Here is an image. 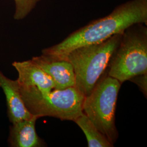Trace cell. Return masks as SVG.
I'll return each instance as SVG.
<instances>
[{"label": "cell", "instance_id": "cell-4", "mask_svg": "<svg viewBox=\"0 0 147 147\" xmlns=\"http://www.w3.org/2000/svg\"><path fill=\"white\" fill-rule=\"evenodd\" d=\"M19 89L28 110L39 118L49 116L62 121H74L83 113L85 96L76 86L53 89L46 93L20 86Z\"/></svg>", "mask_w": 147, "mask_h": 147}, {"label": "cell", "instance_id": "cell-6", "mask_svg": "<svg viewBox=\"0 0 147 147\" xmlns=\"http://www.w3.org/2000/svg\"><path fill=\"white\" fill-rule=\"evenodd\" d=\"M32 60L38 64L52 79L55 89H64L75 86V76L72 64L64 59L42 55Z\"/></svg>", "mask_w": 147, "mask_h": 147}, {"label": "cell", "instance_id": "cell-2", "mask_svg": "<svg viewBox=\"0 0 147 147\" xmlns=\"http://www.w3.org/2000/svg\"><path fill=\"white\" fill-rule=\"evenodd\" d=\"M121 34H115L102 42L78 47L59 58L66 59L72 64L75 86L85 96L91 92L105 73Z\"/></svg>", "mask_w": 147, "mask_h": 147}, {"label": "cell", "instance_id": "cell-10", "mask_svg": "<svg viewBox=\"0 0 147 147\" xmlns=\"http://www.w3.org/2000/svg\"><path fill=\"white\" fill-rule=\"evenodd\" d=\"M74 121L84 132L89 147H112L114 146L106 137L100 132L84 113Z\"/></svg>", "mask_w": 147, "mask_h": 147}, {"label": "cell", "instance_id": "cell-3", "mask_svg": "<svg viewBox=\"0 0 147 147\" xmlns=\"http://www.w3.org/2000/svg\"><path fill=\"white\" fill-rule=\"evenodd\" d=\"M106 71L109 76L121 84L135 76L147 73V25L134 24L122 33Z\"/></svg>", "mask_w": 147, "mask_h": 147}, {"label": "cell", "instance_id": "cell-12", "mask_svg": "<svg viewBox=\"0 0 147 147\" xmlns=\"http://www.w3.org/2000/svg\"><path fill=\"white\" fill-rule=\"evenodd\" d=\"M129 81L136 84L141 90L144 96L147 98V73L135 76Z\"/></svg>", "mask_w": 147, "mask_h": 147}, {"label": "cell", "instance_id": "cell-5", "mask_svg": "<svg viewBox=\"0 0 147 147\" xmlns=\"http://www.w3.org/2000/svg\"><path fill=\"white\" fill-rule=\"evenodd\" d=\"M106 71L85 96L83 112L99 131L114 145L118 137L115 124L116 104L121 84Z\"/></svg>", "mask_w": 147, "mask_h": 147}, {"label": "cell", "instance_id": "cell-8", "mask_svg": "<svg viewBox=\"0 0 147 147\" xmlns=\"http://www.w3.org/2000/svg\"><path fill=\"white\" fill-rule=\"evenodd\" d=\"M0 87L5 94L8 118L12 124L30 119L34 116L27 109L17 80L8 79L1 70Z\"/></svg>", "mask_w": 147, "mask_h": 147}, {"label": "cell", "instance_id": "cell-11", "mask_svg": "<svg viewBox=\"0 0 147 147\" xmlns=\"http://www.w3.org/2000/svg\"><path fill=\"white\" fill-rule=\"evenodd\" d=\"M40 0H14L16 11L14 19L21 20L26 18Z\"/></svg>", "mask_w": 147, "mask_h": 147}, {"label": "cell", "instance_id": "cell-9", "mask_svg": "<svg viewBox=\"0 0 147 147\" xmlns=\"http://www.w3.org/2000/svg\"><path fill=\"white\" fill-rule=\"evenodd\" d=\"M38 118V117L34 115L30 119L12 124L8 138L11 147L44 146V142L38 136L36 130V123Z\"/></svg>", "mask_w": 147, "mask_h": 147}, {"label": "cell", "instance_id": "cell-7", "mask_svg": "<svg viewBox=\"0 0 147 147\" xmlns=\"http://www.w3.org/2000/svg\"><path fill=\"white\" fill-rule=\"evenodd\" d=\"M13 66L19 75L16 80L20 87L36 88L44 93L55 89V84L52 79L32 59L14 62Z\"/></svg>", "mask_w": 147, "mask_h": 147}, {"label": "cell", "instance_id": "cell-1", "mask_svg": "<svg viewBox=\"0 0 147 147\" xmlns=\"http://www.w3.org/2000/svg\"><path fill=\"white\" fill-rule=\"evenodd\" d=\"M136 24H147V0H130L118 5L108 16L89 22L61 42L43 49L42 54L62 58L78 47L102 42Z\"/></svg>", "mask_w": 147, "mask_h": 147}]
</instances>
